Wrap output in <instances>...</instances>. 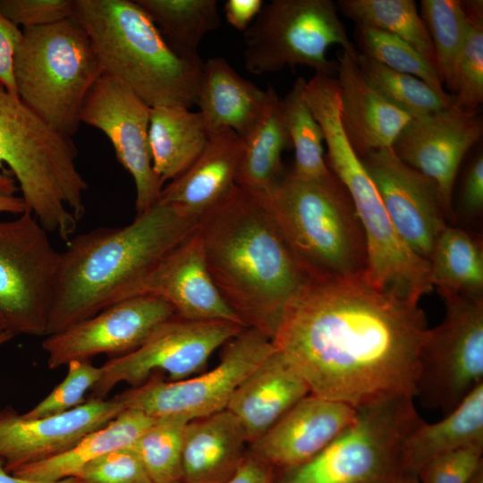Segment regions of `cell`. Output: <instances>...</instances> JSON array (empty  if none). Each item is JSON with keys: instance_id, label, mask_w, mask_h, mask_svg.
I'll use <instances>...</instances> for the list:
<instances>
[{"instance_id": "cell-51", "label": "cell", "mask_w": 483, "mask_h": 483, "mask_svg": "<svg viewBox=\"0 0 483 483\" xmlns=\"http://www.w3.org/2000/svg\"><path fill=\"white\" fill-rule=\"evenodd\" d=\"M13 336L14 335L7 330L0 333V346L9 342L11 339H13Z\"/></svg>"}, {"instance_id": "cell-37", "label": "cell", "mask_w": 483, "mask_h": 483, "mask_svg": "<svg viewBox=\"0 0 483 483\" xmlns=\"http://www.w3.org/2000/svg\"><path fill=\"white\" fill-rule=\"evenodd\" d=\"M353 38L357 52L392 70L419 79L440 95L449 94L445 90L436 67L399 37L375 28L355 25Z\"/></svg>"}, {"instance_id": "cell-36", "label": "cell", "mask_w": 483, "mask_h": 483, "mask_svg": "<svg viewBox=\"0 0 483 483\" xmlns=\"http://www.w3.org/2000/svg\"><path fill=\"white\" fill-rule=\"evenodd\" d=\"M188 422L180 416L157 418L130 445L153 483L181 481L183 434Z\"/></svg>"}, {"instance_id": "cell-4", "label": "cell", "mask_w": 483, "mask_h": 483, "mask_svg": "<svg viewBox=\"0 0 483 483\" xmlns=\"http://www.w3.org/2000/svg\"><path fill=\"white\" fill-rule=\"evenodd\" d=\"M72 19L89 35L103 72L148 106L195 104L204 61L178 55L135 0H73Z\"/></svg>"}, {"instance_id": "cell-19", "label": "cell", "mask_w": 483, "mask_h": 483, "mask_svg": "<svg viewBox=\"0 0 483 483\" xmlns=\"http://www.w3.org/2000/svg\"><path fill=\"white\" fill-rule=\"evenodd\" d=\"M112 400L89 399L64 413L28 419L13 407L0 409V458L10 473L61 454L124 410Z\"/></svg>"}, {"instance_id": "cell-7", "label": "cell", "mask_w": 483, "mask_h": 483, "mask_svg": "<svg viewBox=\"0 0 483 483\" xmlns=\"http://www.w3.org/2000/svg\"><path fill=\"white\" fill-rule=\"evenodd\" d=\"M103 72L89 35L74 19L21 29L13 60L17 95L59 133L75 135L85 97Z\"/></svg>"}, {"instance_id": "cell-49", "label": "cell", "mask_w": 483, "mask_h": 483, "mask_svg": "<svg viewBox=\"0 0 483 483\" xmlns=\"http://www.w3.org/2000/svg\"><path fill=\"white\" fill-rule=\"evenodd\" d=\"M18 190L16 181L12 174L0 171V195L13 196Z\"/></svg>"}, {"instance_id": "cell-52", "label": "cell", "mask_w": 483, "mask_h": 483, "mask_svg": "<svg viewBox=\"0 0 483 483\" xmlns=\"http://www.w3.org/2000/svg\"><path fill=\"white\" fill-rule=\"evenodd\" d=\"M397 483H419L417 477L403 475Z\"/></svg>"}, {"instance_id": "cell-31", "label": "cell", "mask_w": 483, "mask_h": 483, "mask_svg": "<svg viewBox=\"0 0 483 483\" xmlns=\"http://www.w3.org/2000/svg\"><path fill=\"white\" fill-rule=\"evenodd\" d=\"M168 46L183 58L199 56L203 37L221 25L216 0H135Z\"/></svg>"}, {"instance_id": "cell-14", "label": "cell", "mask_w": 483, "mask_h": 483, "mask_svg": "<svg viewBox=\"0 0 483 483\" xmlns=\"http://www.w3.org/2000/svg\"><path fill=\"white\" fill-rule=\"evenodd\" d=\"M149 113L150 106L128 87L103 72L86 96L80 115V123L106 135L118 162L131 175L137 214L158 201L164 184L153 168Z\"/></svg>"}, {"instance_id": "cell-25", "label": "cell", "mask_w": 483, "mask_h": 483, "mask_svg": "<svg viewBox=\"0 0 483 483\" xmlns=\"http://www.w3.org/2000/svg\"><path fill=\"white\" fill-rule=\"evenodd\" d=\"M267 91L241 76L224 57L204 61L195 104L209 135L229 128L242 139L259 119Z\"/></svg>"}, {"instance_id": "cell-23", "label": "cell", "mask_w": 483, "mask_h": 483, "mask_svg": "<svg viewBox=\"0 0 483 483\" xmlns=\"http://www.w3.org/2000/svg\"><path fill=\"white\" fill-rule=\"evenodd\" d=\"M243 150L242 139L233 130L212 132L197 159L163 187L158 201L199 216L236 185Z\"/></svg>"}, {"instance_id": "cell-48", "label": "cell", "mask_w": 483, "mask_h": 483, "mask_svg": "<svg viewBox=\"0 0 483 483\" xmlns=\"http://www.w3.org/2000/svg\"><path fill=\"white\" fill-rule=\"evenodd\" d=\"M0 483H74V479L71 478L57 482H41L22 479L7 471L4 460L0 458Z\"/></svg>"}, {"instance_id": "cell-6", "label": "cell", "mask_w": 483, "mask_h": 483, "mask_svg": "<svg viewBox=\"0 0 483 483\" xmlns=\"http://www.w3.org/2000/svg\"><path fill=\"white\" fill-rule=\"evenodd\" d=\"M261 194L308 278L364 273V233L347 190L331 171L318 178L291 172Z\"/></svg>"}, {"instance_id": "cell-41", "label": "cell", "mask_w": 483, "mask_h": 483, "mask_svg": "<svg viewBox=\"0 0 483 483\" xmlns=\"http://www.w3.org/2000/svg\"><path fill=\"white\" fill-rule=\"evenodd\" d=\"M483 445H470L439 455L418 473L419 483H467L483 467Z\"/></svg>"}, {"instance_id": "cell-33", "label": "cell", "mask_w": 483, "mask_h": 483, "mask_svg": "<svg viewBox=\"0 0 483 483\" xmlns=\"http://www.w3.org/2000/svg\"><path fill=\"white\" fill-rule=\"evenodd\" d=\"M355 61L369 85L413 118L433 114L454 104V95H440L419 79L392 70L359 52Z\"/></svg>"}, {"instance_id": "cell-32", "label": "cell", "mask_w": 483, "mask_h": 483, "mask_svg": "<svg viewBox=\"0 0 483 483\" xmlns=\"http://www.w3.org/2000/svg\"><path fill=\"white\" fill-rule=\"evenodd\" d=\"M335 4L337 10L355 25L375 28L399 37L436 67L431 38L414 1L339 0Z\"/></svg>"}, {"instance_id": "cell-8", "label": "cell", "mask_w": 483, "mask_h": 483, "mask_svg": "<svg viewBox=\"0 0 483 483\" xmlns=\"http://www.w3.org/2000/svg\"><path fill=\"white\" fill-rule=\"evenodd\" d=\"M356 411L331 444L300 465L274 471L273 483H397L404 441L422 421L413 397L386 396Z\"/></svg>"}, {"instance_id": "cell-26", "label": "cell", "mask_w": 483, "mask_h": 483, "mask_svg": "<svg viewBox=\"0 0 483 483\" xmlns=\"http://www.w3.org/2000/svg\"><path fill=\"white\" fill-rule=\"evenodd\" d=\"M483 445V383L436 423L421 421L407 436L402 451L403 475L417 477L434 458L453 450Z\"/></svg>"}, {"instance_id": "cell-3", "label": "cell", "mask_w": 483, "mask_h": 483, "mask_svg": "<svg viewBox=\"0 0 483 483\" xmlns=\"http://www.w3.org/2000/svg\"><path fill=\"white\" fill-rule=\"evenodd\" d=\"M199 218L157 201L126 225L72 238L60 252L46 336L119 301L131 284L197 229Z\"/></svg>"}, {"instance_id": "cell-5", "label": "cell", "mask_w": 483, "mask_h": 483, "mask_svg": "<svg viewBox=\"0 0 483 483\" xmlns=\"http://www.w3.org/2000/svg\"><path fill=\"white\" fill-rule=\"evenodd\" d=\"M77 157L72 138L54 130L0 85V169L18 183L26 209L66 242L85 214L88 182Z\"/></svg>"}, {"instance_id": "cell-20", "label": "cell", "mask_w": 483, "mask_h": 483, "mask_svg": "<svg viewBox=\"0 0 483 483\" xmlns=\"http://www.w3.org/2000/svg\"><path fill=\"white\" fill-rule=\"evenodd\" d=\"M356 414L352 405L309 393L250 443L248 453L274 471L295 467L331 444Z\"/></svg>"}, {"instance_id": "cell-9", "label": "cell", "mask_w": 483, "mask_h": 483, "mask_svg": "<svg viewBox=\"0 0 483 483\" xmlns=\"http://www.w3.org/2000/svg\"><path fill=\"white\" fill-rule=\"evenodd\" d=\"M331 0H273L243 32L245 69L254 74L304 65L315 74L333 76L337 61L326 50L340 45L356 53L354 43Z\"/></svg>"}, {"instance_id": "cell-24", "label": "cell", "mask_w": 483, "mask_h": 483, "mask_svg": "<svg viewBox=\"0 0 483 483\" xmlns=\"http://www.w3.org/2000/svg\"><path fill=\"white\" fill-rule=\"evenodd\" d=\"M249 440L228 410L190 420L183 434L182 483H225L248 453Z\"/></svg>"}, {"instance_id": "cell-17", "label": "cell", "mask_w": 483, "mask_h": 483, "mask_svg": "<svg viewBox=\"0 0 483 483\" xmlns=\"http://www.w3.org/2000/svg\"><path fill=\"white\" fill-rule=\"evenodd\" d=\"M482 133L479 113L453 104L412 118L392 146L403 163L435 182L447 218L453 215V190L461 163Z\"/></svg>"}, {"instance_id": "cell-47", "label": "cell", "mask_w": 483, "mask_h": 483, "mask_svg": "<svg viewBox=\"0 0 483 483\" xmlns=\"http://www.w3.org/2000/svg\"><path fill=\"white\" fill-rule=\"evenodd\" d=\"M26 210V205L21 197L0 195V213L20 215Z\"/></svg>"}, {"instance_id": "cell-15", "label": "cell", "mask_w": 483, "mask_h": 483, "mask_svg": "<svg viewBox=\"0 0 483 483\" xmlns=\"http://www.w3.org/2000/svg\"><path fill=\"white\" fill-rule=\"evenodd\" d=\"M174 316L173 307L162 299L134 296L47 335L41 347L50 369L100 354L115 358L136 350L160 324Z\"/></svg>"}, {"instance_id": "cell-30", "label": "cell", "mask_w": 483, "mask_h": 483, "mask_svg": "<svg viewBox=\"0 0 483 483\" xmlns=\"http://www.w3.org/2000/svg\"><path fill=\"white\" fill-rule=\"evenodd\" d=\"M429 265L430 282L440 295L482 297V245L466 231L447 225L436 242Z\"/></svg>"}, {"instance_id": "cell-21", "label": "cell", "mask_w": 483, "mask_h": 483, "mask_svg": "<svg viewBox=\"0 0 483 483\" xmlns=\"http://www.w3.org/2000/svg\"><path fill=\"white\" fill-rule=\"evenodd\" d=\"M356 53L343 50L338 55L336 80L341 123L350 145L360 158L372 151L392 148L413 117L369 85L356 64Z\"/></svg>"}, {"instance_id": "cell-11", "label": "cell", "mask_w": 483, "mask_h": 483, "mask_svg": "<svg viewBox=\"0 0 483 483\" xmlns=\"http://www.w3.org/2000/svg\"><path fill=\"white\" fill-rule=\"evenodd\" d=\"M441 296L445 314L421 347L415 396L445 415L483 383V298Z\"/></svg>"}, {"instance_id": "cell-27", "label": "cell", "mask_w": 483, "mask_h": 483, "mask_svg": "<svg viewBox=\"0 0 483 483\" xmlns=\"http://www.w3.org/2000/svg\"><path fill=\"white\" fill-rule=\"evenodd\" d=\"M157 418L136 409H124L106 426L83 436L68 451L11 473L29 480L57 482L75 478L89 462L108 452L130 446Z\"/></svg>"}, {"instance_id": "cell-18", "label": "cell", "mask_w": 483, "mask_h": 483, "mask_svg": "<svg viewBox=\"0 0 483 483\" xmlns=\"http://www.w3.org/2000/svg\"><path fill=\"white\" fill-rule=\"evenodd\" d=\"M140 295L165 301L182 318L231 321L246 326L216 287L197 229L131 284L119 301Z\"/></svg>"}, {"instance_id": "cell-12", "label": "cell", "mask_w": 483, "mask_h": 483, "mask_svg": "<svg viewBox=\"0 0 483 483\" xmlns=\"http://www.w3.org/2000/svg\"><path fill=\"white\" fill-rule=\"evenodd\" d=\"M275 349L261 331L245 327L225 344L211 370L182 380H165L153 373L142 384L114 396L125 409L154 418L180 416L188 421L225 410L241 383Z\"/></svg>"}, {"instance_id": "cell-28", "label": "cell", "mask_w": 483, "mask_h": 483, "mask_svg": "<svg viewBox=\"0 0 483 483\" xmlns=\"http://www.w3.org/2000/svg\"><path fill=\"white\" fill-rule=\"evenodd\" d=\"M200 113L178 106L150 107L148 143L153 168L164 183L182 174L208 140Z\"/></svg>"}, {"instance_id": "cell-34", "label": "cell", "mask_w": 483, "mask_h": 483, "mask_svg": "<svg viewBox=\"0 0 483 483\" xmlns=\"http://www.w3.org/2000/svg\"><path fill=\"white\" fill-rule=\"evenodd\" d=\"M306 80L298 77L281 98L292 147L295 151L292 173L305 178L322 177L330 173L323 148L324 133L304 97Z\"/></svg>"}, {"instance_id": "cell-50", "label": "cell", "mask_w": 483, "mask_h": 483, "mask_svg": "<svg viewBox=\"0 0 483 483\" xmlns=\"http://www.w3.org/2000/svg\"><path fill=\"white\" fill-rule=\"evenodd\" d=\"M467 483H483V467L479 469Z\"/></svg>"}, {"instance_id": "cell-22", "label": "cell", "mask_w": 483, "mask_h": 483, "mask_svg": "<svg viewBox=\"0 0 483 483\" xmlns=\"http://www.w3.org/2000/svg\"><path fill=\"white\" fill-rule=\"evenodd\" d=\"M309 393L304 379L275 348L237 387L226 410L240 420L250 445Z\"/></svg>"}, {"instance_id": "cell-13", "label": "cell", "mask_w": 483, "mask_h": 483, "mask_svg": "<svg viewBox=\"0 0 483 483\" xmlns=\"http://www.w3.org/2000/svg\"><path fill=\"white\" fill-rule=\"evenodd\" d=\"M246 326L222 320H191L174 316L160 324L136 350L109 359L91 388L89 399H104L122 382L137 386L153 373L170 381L191 377L202 369L211 354Z\"/></svg>"}, {"instance_id": "cell-46", "label": "cell", "mask_w": 483, "mask_h": 483, "mask_svg": "<svg viewBox=\"0 0 483 483\" xmlns=\"http://www.w3.org/2000/svg\"><path fill=\"white\" fill-rule=\"evenodd\" d=\"M274 470L249 453L235 474L225 483H273Z\"/></svg>"}, {"instance_id": "cell-53", "label": "cell", "mask_w": 483, "mask_h": 483, "mask_svg": "<svg viewBox=\"0 0 483 483\" xmlns=\"http://www.w3.org/2000/svg\"><path fill=\"white\" fill-rule=\"evenodd\" d=\"M4 330H5V329H4V325H3V323H2V321H1V319H0V333H2V332L4 331Z\"/></svg>"}, {"instance_id": "cell-39", "label": "cell", "mask_w": 483, "mask_h": 483, "mask_svg": "<svg viewBox=\"0 0 483 483\" xmlns=\"http://www.w3.org/2000/svg\"><path fill=\"white\" fill-rule=\"evenodd\" d=\"M65 377L44 399L27 412L28 419L55 416L71 411L85 401V394L91 390L102 375L101 367L90 360H72L67 365Z\"/></svg>"}, {"instance_id": "cell-42", "label": "cell", "mask_w": 483, "mask_h": 483, "mask_svg": "<svg viewBox=\"0 0 483 483\" xmlns=\"http://www.w3.org/2000/svg\"><path fill=\"white\" fill-rule=\"evenodd\" d=\"M0 10L18 27L56 23L73 14V0H0Z\"/></svg>"}, {"instance_id": "cell-29", "label": "cell", "mask_w": 483, "mask_h": 483, "mask_svg": "<svg viewBox=\"0 0 483 483\" xmlns=\"http://www.w3.org/2000/svg\"><path fill=\"white\" fill-rule=\"evenodd\" d=\"M262 114L246 137L236 184L265 192L283 175L282 153L292 147L281 98L272 85L267 89Z\"/></svg>"}, {"instance_id": "cell-44", "label": "cell", "mask_w": 483, "mask_h": 483, "mask_svg": "<svg viewBox=\"0 0 483 483\" xmlns=\"http://www.w3.org/2000/svg\"><path fill=\"white\" fill-rule=\"evenodd\" d=\"M460 206L464 214L475 216L483 208V155L478 153L470 163L463 178Z\"/></svg>"}, {"instance_id": "cell-45", "label": "cell", "mask_w": 483, "mask_h": 483, "mask_svg": "<svg viewBox=\"0 0 483 483\" xmlns=\"http://www.w3.org/2000/svg\"><path fill=\"white\" fill-rule=\"evenodd\" d=\"M262 0H227L224 13L228 23L240 31H245L256 19L262 7Z\"/></svg>"}, {"instance_id": "cell-1", "label": "cell", "mask_w": 483, "mask_h": 483, "mask_svg": "<svg viewBox=\"0 0 483 483\" xmlns=\"http://www.w3.org/2000/svg\"><path fill=\"white\" fill-rule=\"evenodd\" d=\"M428 329L418 303L374 286L362 274L308 278L272 342L310 394L356 408L390 395L415 397Z\"/></svg>"}, {"instance_id": "cell-10", "label": "cell", "mask_w": 483, "mask_h": 483, "mask_svg": "<svg viewBox=\"0 0 483 483\" xmlns=\"http://www.w3.org/2000/svg\"><path fill=\"white\" fill-rule=\"evenodd\" d=\"M31 212L0 220V319L14 336H46L60 251Z\"/></svg>"}, {"instance_id": "cell-43", "label": "cell", "mask_w": 483, "mask_h": 483, "mask_svg": "<svg viewBox=\"0 0 483 483\" xmlns=\"http://www.w3.org/2000/svg\"><path fill=\"white\" fill-rule=\"evenodd\" d=\"M21 38V29L8 20L0 10V85L16 96L13 60Z\"/></svg>"}, {"instance_id": "cell-38", "label": "cell", "mask_w": 483, "mask_h": 483, "mask_svg": "<svg viewBox=\"0 0 483 483\" xmlns=\"http://www.w3.org/2000/svg\"><path fill=\"white\" fill-rule=\"evenodd\" d=\"M461 3L466 33L457 64L454 105L467 111H478L483 102V1Z\"/></svg>"}, {"instance_id": "cell-2", "label": "cell", "mask_w": 483, "mask_h": 483, "mask_svg": "<svg viewBox=\"0 0 483 483\" xmlns=\"http://www.w3.org/2000/svg\"><path fill=\"white\" fill-rule=\"evenodd\" d=\"M210 276L247 327L271 339L308 277L267 211L261 192L237 184L199 218Z\"/></svg>"}, {"instance_id": "cell-35", "label": "cell", "mask_w": 483, "mask_h": 483, "mask_svg": "<svg viewBox=\"0 0 483 483\" xmlns=\"http://www.w3.org/2000/svg\"><path fill=\"white\" fill-rule=\"evenodd\" d=\"M420 13L431 38L442 84L454 95L457 64L466 33L461 0H421Z\"/></svg>"}, {"instance_id": "cell-16", "label": "cell", "mask_w": 483, "mask_h": 483, "mask_svg": "<svg viewBox=\"0 0 483 483\" xmlns=\"http://www.w3.org/2000/svg\"><path fill=\"white\" fill-rule=\"evenodd\" d=\"M360 160L397 233L416 254L429 261L447 226L435 182L403 163L392 148L372 151Z\"/></svg>"}, {"instance_id": "cell-54", "label": "cell", "mask_w": 483, "mask_h": 483, "mask_svg": "<svg viewBox=\"0 0 483 483\" xmlns=\"http://www.w3.org/2000/svg\"><path fill=\"white\" fill-rule=\"evenodd\" d=\"M165 483H182V481H173V482H165Z\"/></svg>"}, {"instance_id": "cell-40", "label": "cell", "mask_w": 483, "mask_h": 483, "mask_svg": "<svg viewBox=\"0 0 483 483\" xmlns=\"http://www.w3.org/2000/svg\"><path fill=\"white\" fill-rule=\"evenodd\" d=\"M72 479L74 483H153L130 446L98 456Z\"/></svg>"}]
</instances>
